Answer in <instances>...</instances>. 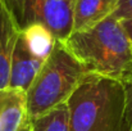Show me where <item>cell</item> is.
<instances>
[{
	"instance_id": "6da1fadb",
	"label": "cell",
	"mask_w": 132,
	"mask_h": 131,
	"mask_svg": "<svg viewBox=\"0 0 132 131\" xmlns=\"http://www.w3.org/2000/svg\"><path fill=\"white\" fill-rule=\"evenodd\" d=\"M64 44L87 72L116 80L125 86L132 82V46L116 16L86 31L72 32Z\"/></svg>"
},
{
	"instance_id": "7a4b0ae2",
	"label": "cell",
	"mask_w": 132,
	"mask_h": 131,
	"mask_svg": "<svg viewBox=\"0 0 132 131\" xmlns=\"http://www.w3.org/2000/svg\"><path fill=\"white\" fill-rule=\"evenodd\" d=\"M69 131H130L123 84L87 72L68 102Z\"/></svg>"
},
{
	"instance_id": "3957f363",
	"label": "cell",
	"mask_w": 132,
	"mask_h": 131,
	"mask_svg": "<svg viewBox=\"0 0 132 131\" xmlns=\"http://www.w3.org/2000/svg\"><path fill=\"white\" fill-rule=\"evenodd\" d=\"M86 73L87 70L69 51L65 44L56 40L53 51L27 90L32 118L67 103Z\"/></svg>"
},
{
	"instance_id": "277c9868",
	"label": "cell",
	"mask_w": 132,
	"mask_h": 131,
	"mask_svg": "<svg viewBox=\"0 0 132 131\" xmlns=\"http://www.w3.org/2000/svg\"><path fill=\"white\" fill-rule=\"evenodd\" d=\"M17 18L21 28L41 23L58 41L73 32L75 0H3Z\"/></svg>"
},
{
	"instance_id": "5b68a950",
	"label": "cell",
	"mask_w": 132,
	"mask_h": 131,
	"mask_svg": "<svg viewBox=\"0 0 132 131\" xmlns=\"http://www.w3.org/2000/svg\"><path fill=\"white\" fill-rule=\"evenodd\" d=\"M27 91L18 87L0 89V131H32Z\"/></svg>"
},
{
	"instance_id": "8992f818",
	"label": "cell",
	"mask_w": 132,
	"mask_h": 131,
	"mask_svg": "<svg viewBox=\"0 0 132 131\" xmlns=\"http://www.w3.org/2000/svg\"><path fill=\"white\" fill-rule=\"evenodd\" d=\"M21 30L12 10L0 0V89L9 86L12 58Z\"/></svg>"
},
{
	"instance_id": "52a82bcc",
	"label": "cell",
	"mask_w": 132,
	"mask_h": 131,
	"mask_svg": "<svg viewBox=\"0 0 132 131\" xmlns=\"http://www.w3.org/2000/svg\"><path fill=\"white\" fill-rule=\"evenodd\" d=\"M46 59L34 54L19 34L12 58L9 86L27 91Z\"/></svg>"
},
{
	"instance_id": "ba28073f",
	"label": "cell",
	"mask_w": 132,
	"mask_h": 131,
	"mask_svg": "<svg viewBox=\"0 0 132 131\" xmlns=\"http://www.w3.org/2000/svg\"><path fill=\"white\" fill-rule=\"evenodd\" d=\"M119 0H75L73 32L86 31L113 16Z\"/></svg>"
},
{
	"instance_id": "9c48e42d",
	"label": "cell",
	"mask_w": 132,
	"mask_h": 131,
	"mask_svg": "<svg viewBox=\"0 0 132 131\" xmlns=\"http://www.w3.org/2000/svg\"><path fill=\"white\" fill-rule=\"evenodd\" d=\"M21 35L30 50L40 58L46 59L53 51L56 39L41 23H32L21 30Z\"/></svg>"
},
{
	"instance_id": "30bf717a",
	"label": "cell",
	"mask_w": 132,
	"mask_h": 131,
	"mask_svg": "<svg viewBox=\"0 0 132 131\" xmlns=\"http://www.w3.org/2000/svg\"><path fill=\"white\" fill-rule=\"evenodd\" d=\"M32 131H69V111L67 103L41 116L34 117Z\"/></svg>"
},
{
	"instance_id": "8fae6325",
	"label": "cell",
	"mask_w": 132,
	"mask_h": 131,
	"mask_svg": "<svg viewBox=\"0 0 132 131\" xmlns=\"http://www.w3.org/2000/svg\"><path fill=\"white\" fill-rule=\"evenodd\" d=\"M132 14V0H119L118 8L116 10V13L113 16H116L117 18L122 19L127 16Z\"/></svg>"
},
{
	"instance_id": "7c38bea8",
	"label": "cell",
	"mask_w": 132,
	"mask_h": 131,
	"mask_svg": "<svg viewBox=\"0 0 132 131\" xmlns=\"http://www.w3.org/2000/svg\"><path fill=\"white\" fill-rule=\"evenodd\" d=\"M126 114L130 131H132V82L126 85Z\"/></svg>"
},
{
	"instance_id": "4fadbf2b",
	"label": "cell",
	"mask_w": 132,
	"mask_h": 131,
	"mask_svg": "<svg viewBox=\"0 0 132 131\" xmlns=\"http://www.w3.org/2000/svg\"><path fill=\"white\" fill-rule=\"evenodd\" d=\"M121 22H122V26H123V28H125L127 36H128V40H130L131 46H132V14L125 17V18H122Z\"/></svg>"
}]
</instances>
